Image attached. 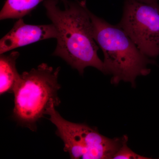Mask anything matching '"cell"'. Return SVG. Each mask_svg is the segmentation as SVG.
<instances>
[{"instance_id":"7","label":"cell","mask_w":159,"mask_h":159,"mask_svg":"<svg viewBox=\"0 0 159 159\" xmlns=\"http://www.w3.org/2000/svg\"><path fill=\"white\" fill-rule=\"evenodd\" d=\"M20 53L13 51L9 54L0 56V94L13 93L15 87L20 77L16 68V60Z\"/></svg>"},{"instance_id":"9","label":"cell","mask_w":159,"mask_h":159,"mask_svg":"<svg viewBox=\"0 0 159 159\" xmlns=\"http://www.w3.org/2000/svg\"><path fill=\"white\" fill-rule=\"evenodd\" d=\"M128 138L125 137L122 145L119 150L117 151L113 159H148L151 158L140 155L131 150L127 145Z\"/></svg>"},{"instance_id":"6","label":"cell","mask_w":159,"mask_h":159,"mask_svg":"<svg viewBox=\"0 0 159 159\" xmlns=\"http://www.w3.org/2000/svg\"><path fill=\"white\" fill-rule=\"evenodd\" d=\"M57 31L53 24L46 25L26 24L20 18L13 28L0 40V54L40 41L56 39Z\"/></svg>"},{"instance_id":"5","label":"cell","mask_w":159,"mask_h":159,"mask_svg":"<svg viewBox=\"0 0 159 159\" xmlns=\"http://www.w3.org/2000/svg\"><path fill=\"white\" fill-rule=\"evenodd\" d=\"M118 25L149 58L159 55V4L125 0Z\"/></svg>"},{"instance_id":"3","label":"cell","mask_w":159,"mask_h":159,"mask_svg":"<svg viewBox=\"0 0 159 159\" xmlns=\"http://www.w3.org/2000/svg\"><path fill=\"white\" fill-rule=\"evenodd\" d=\"M60 69L43 63L20 74L13 93L12 118L19 125L36 131L37 122L46 115L52 102L56 107L60 104L58 96L61 88L58 82Z\"/></svg>"},{"instance_id":"2","label":"cell","mask_w":159,"mask_h":159,"mask_svg":"<svg viewBox=\"0 0 159 159\" xmlns=\"http://www.w3.org/2000/svg\"><path fill=\"white\" fill-rule=\"evenodd\" d=\"M94 39L104 55L105 74L112 76L111 83L129 82L132 87L139 76L150 73L148 68L155 61L145 55L118 25H114L90 11Z\"/></svg>"},{"instance_id":"10","label":"cell","mask_w":159,"mask_h":159,"mask_svg":"<svg viewBox=\"0 0 159 159\" xmlns=\"http://www.w3.org/2000/svg\"><path fill=\"white\" fill-rule=\"evenodd\" d=\"M139 1L143 2L150 3V4H152V3H158V0H139Z\"/></svg>"},{"instance_id":"4","label":"cell","mask_w":159,"mask_h":159,"mask_svg":"<svg viewBox=\"0 0 159 159\" xmlns=\"http://www.w3.org/2000/svg\"><path fill=\"white\" fill-rule=\"evenodd\" d=\"M54 102L47 109L46 115L56 126V134L63 142L64 150L72 159H113L126 135L110 139L97 129L84 123L67 121L55 109Z\"/></svg>"},{"instance_id":"1","label":"cell","mask_w":159,"mask_h":159,"mask_svg":"<svg viewBox=\"0 0 159 159\" xmlns=\"http://www.w3.org/2000/svg\"><path fill=\"white\" fill-rule=\"evenodd\" d=\"M43 6L57 31V46L53 55L62 58L80 75L88 67L105 74L103 61L97 54L99 47L94 39L86 0L69 2L64 10L59 8L58 0H45Z\"/></svg>"},{"instance_id":"8","label":"cell","mask_w":159,"mask_h":159,"mask_svg":"<svg viewBox=\"0 0 159 159\" xmlns=\"http://www.w3.org/2000/svg\"><path fill=\"white\" fill-rule=\"evenodd\" d=\"M45 0H6L0 12V20L22 18L29 15L39 5ZM65 6L68 0H61Z\"/></svg>"}]
</instances>
